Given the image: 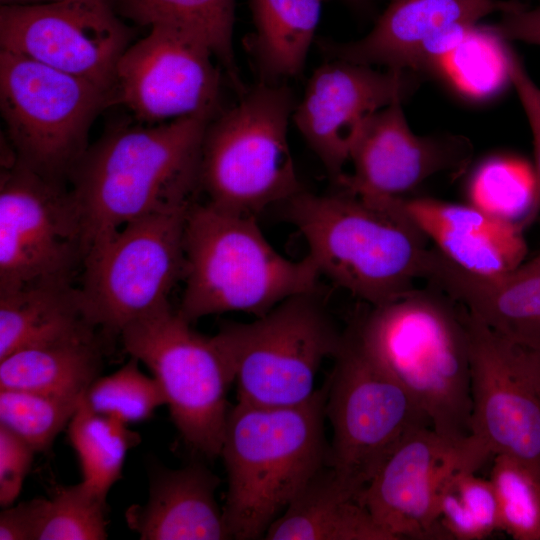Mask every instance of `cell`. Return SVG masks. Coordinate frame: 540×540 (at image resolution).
I'll return each instance as SVG.
<instances>
[{
    "label": "cell",
    "instance_id": "obj_1",
    "mask_svg": "<svg viewBox=\"0 0 540 540\" xmlns=\"http://www.w3.org/2000/svg\"><path fill=\"white\" fill-rule=\"evenodd\" d=\"M218 113L117 123L89 145L68 181L86 255L133 220L195 201L204 134Z\"/></svg>",
    "mask_w": 540,
    "mask_h": 540
},
{
    "label": "cell",
    "instance_id": "obj_2",
    "mask_svg": "<svg viewBox=\"0 0 540 540\" xmlns=\"http://www.w3.org/2000/svg\"><path fill=\"white\" fill-rule=\"evenodd\" d=\"M285 203L321 276L369 306L395 301L423 279L429 239L396 198L302 190Z\"/></svg>",
    "mask_w": 540,
    "mask_h": 540
},
{
    "label": "cell",
    "instance_id": "obj_3",
    "mask_svg": "<svg viewBox=\"0 0 540 540\" xmlns=\"http://www.w3.org/2000/svg\"><path fill=\"white\" fill-rule=\"evenodd\" d=\"M328 382L304 403L264 407L237 401L220 457L227 473L223 507L231 539H263L310 479L328 464Z\"/></svg>",
    "mask_w": 540,
    "mask_h": 540
},
{
    "label": "cell",
    "instance_id": "obj_4",
    "mask_svg": "<svg viewBox=\"0 0 540 540\" xmlns=\"http://www.w3.org/2000/svg\"><path fill=\"white\" fill-rule=\"evenodd\" d=\"M354 320L367 348L410 393L432 429L449 441H465L472 400L463 306L429 286L370 306Z\"/></svg>",
    "mask_w": 540,
    "mask_h": 540
},
{
    "label": "cell",
    "instance_id": "obj_5",
    "mask_svg": "<svg viewBox=\"0 0 540 540\" xmlns=\"http://www.w3.org/2000/svg\"><path fill=\"white\" fill-rule=\"evenodd\" d=\"M185 283L178 313L188 322L242 312L259 317L289 297L318 291L307 255L292 260L268 241L255 216L194 201L184 229Z\"/></svg>",
    "mask_w": 540,
    "mask_h": 540
},
{
    "label": "cell",
    "instance_id": "obj_6",
    "mask_svg": "<svg viewBox=\"0 0 540 540\" xmlns=\"http://www.w3.org/2000/svg\"><path fill=\"white\" fill-rule=\"evenodd\" d=\"M295 105L289 87L259 82L210 121L199 172L208 203L256 217L303 190L288 141Z\"/></svg>",
    "mask_w": 540,
    "mask_h": 540
},
{
    "label": "cell",
    "instance_id": "obj_7",
    "mask_svg": "<svg viewBox=\"0 0 540 540\" xmlns=\"http://www.w3.org/2000/svg\"><path fill=\"white\" fill-rule=\"evenodd\" d=\"M343 333L327 378L325 415L332 428L327 465L344 483L363 492L396 447L431 423L367 348L355 320Z\"/></svg>",
    "mask_w": 540,
    "mask_h": 540
},
{
    "label": "cell",
    "instance_id": "obj_8",
    "mask_svg": "<svg viewBox=\"0 0 540 540\" xmlns=\"http://www.w3.org/2000/svg\"><path fill=\"white\" fill-rule=\"evenodd\" d=\"M237 384L238 401L287 407L309 400L326 358H334L344 333L317 292L282 301L252 322H228L216 334Z\"/></svg>",
    "mask_w": 540,
    "mask_h": 540
},
{
    "label": "cell",
    "instance_id": "obj_9",
    "mask_svg": "<svg viewBox=\"0 0 540 540\" xmlns=\"http://www.w3.org/2000/svg\"><path fill=\"white\" fill-rule=\"evenodd\" d=\"M111 96L94 83L0 49V110L15 160L67 184Z\"/></svg>",
    "mask_w": 540,
    "mask_h": 540
},
{
    "label": "cell",
    "instance_id": "obj_10",
    "mask_svg": "<svg viewBox=\"0 0 540 540\" xmlns=\"http://www.w3.org/2000/svg\"><path fill=\"white\" fill-rule=\"evenodd\" d=\"M190 324L169 303L126 326L120 336L125 351L161 385L185 444L213 459L220 456L234 375L216 334L203 335Z\"/></svg>",
    "mask_w": 540,
    "mask_h": 540
},
{
    "label": "cell",
    "instance_id": "obj_11",
    "mask_svg": "<svg viewBox=\"0 0 540 540\" xmlns=\"http://www.w3.org/2000/svg\"><path fill=\"white\" fill-rule=\"evenodd\" d=\"M192 203L133 220L87 253L79 295L87 318L106 336H120L170 303L184 277V229Z\"/></svg>",
    "mask_w": 540,
    "mask_h": 540
},
{
    "label": "cell",
    "instance_id": "obj_12",
    "mask_svg": "<svg viewBox=\"0 0 540 540\" xmlns=\"http://www.w3.org/2000/svg\"><path fill=\"white\" fill-rule=\"evenodd\" d=\"M86 250L69 186L14 160L0 180V291L73 283Z\"/></svg>",
    "mask_w": 540,
    "mask_h": 540
},
{
    "label": "cell",
    "instance_id": "obj_13",
    "mask_svg": "<svg viewBox=\"0 0 540 540\" xmlns=\"http://www.w3.org/2000/svg\"><path fill=\"white\" fill-rule=\"evenodd\" d=\"M464 317L471 438L490 457L508 454L540 467V348L497 334L465 308Z\"/></svg>",
    "mask_w": 540,
    "mask_h": 540
},
{
    "label": "cell",
    "instance_id": "obj_14",
    "mask_svg": "<svg viewBox=\"0 0 540 540\" xmlns=\"http://www.w3.org/2000/svg\"><path fill=\"white\" fill-rule=\"evenodd\" d=\"M149 27L117 64L111 105L122 104L148 125L219 112L221 67L207 42L174 23Z\"/></svg>",
    "mask_w": 540,
    "mask_h": 540
},
{
    "label": "cell",
    "instance_id": "obj_15",
    "mask_svg": "<svg viewBox=\"0 0 540 540\" xmlns=\"http://www.w3.org/2000/svg\"><path fill=\"white\" fill-rule=\"evenodd\" d=\"M133 35L110 0L0 5V49L86 79L111 103L116 67Z\"/></svg>",
    "mask_w": 540,
    "mask_h": 540
},
{
    "label": "cell",
    "instance_id": "obj_16",
    "mask_svg": "<svg viewBox=\"0 0 540 540\" xmlns=\"http://www.w3.org/2000/svg\"><path fill=\"white\" fill-rule=\"evenodd\" d=\"M487 458L470 436L456 443L431 427L420 428L380 466L362 502L393 540H450L438 511L440 486L453 470L476 472Z\"/></svg>",
    "mask_w": 540,
    "mask_h": 540
},
{
    "label": "cell",
    "instance_id": "obj_17",
    "mask_svg": "<svg viewBox=\"0 0 540 540\" xmlns=\"http://www.w3.org/2000/svg\"><path fill=\"white\" fill-rule=\"evenodd\" d=\"M417 84L411 70L383 72L332 59L311 75L292 121L336 182L345 173L363 123L384 107L406 99Z\"/></svg>",
    "mask_w": 540,
    "mask_h": 540
},
{
    "label": "cell",
    "instance_id": "obj_18",
    "mask_svg": "<svg viewBox=\"0 0 540 540\" xmlns=\"http://www.w3.org/2000/svg\"><path fill=\"white\" fill-rule=\"evenodd\" d=\"M471 145L462 137H422L413 133L394 102L370 116L350 150L352 172L336 183L369 200L401 198L429 177L465 167Z\"/></svg>",
    "mask_w": 540,
    "mask_h": 540
},
{
    "label": "cell",
    "instance_id": "obj_19",
    "mask_svg": "<svg viewBox=\"0 0 540 540\" xmlns=\"http://www.w3.org/2000/svg\"><path fill=\"white\" fill-rule=\"evenodd\" d=\"M520 5L504 0H391L363 38L318 45L331 59L387 69L411 70L423 46L442 31L460 24L475 25L482 18Z\"/></svg>",
    "mask_w": 540,
    "mask_h": 540
},
{
    "label": "cell",
    "instance_id": "obj_20",
    "mask_svg": "<svg viewBox=\"0 0 540 540\" xmlns=\"http://www.w3.org/2000/svg\"><path fill=\"white\" fill-rule=\"evenodd\" d=\"M422 280L497 334L540 348V253L507 272L478 275L432 248Z\"/></svg>",
    "mask_w": 540,
    "mask_h": 540
},
{
    "label": "cell",
    "instance_id": "obj_21",
    "mask_svg": "<svg viewBox=\"0 0 540 540\" xmlns=\"http://www.w3.org/2000/svg\"><path fill=\"white\" fill-rule=\"evenodd\" d=\"M396 201L441 254L468 272L497 275L525 259L524 230L471 204L432 198L401 197Z\"/></svg>",
    "mask_w": 540,
    "mask_h": 540
},
{
    "label": "cell",
    "instance_id": "obj_22",
    "mask_svg": "<svg viewBox=\"0 0 540 540\" xmlns=\"http://www.w3.org/2000/svg\"><path fill=\"white\" fill-rule=\"evenodd\" d=\"M219 478L200 463L179 469L156 466L145 505H132L127 524L144 540L231 539L216 501Z\"/></svg>",
    "mask_w": 540,
    "mask_h": 540
},
{
    "label": "cell",
    "instance_id": "obj_23",
    "mask_svg": "<svg viewBox=\"0 0 540 540\" xmlns=\"http://www.w3.org/2000/svg\"><path fill=\"white\" fill-rule=\"evenodd\" d=\"M358 492L328 465L320 469L270 525L267 540H393Z\"/></svg>",
    "mask_w": 540,
    "mask_h": 540
},
{
    "label": "cell",
    "instance_id": "obj_24",
    "mask_svg": "<svg viewBox=\"0 0 540 540\" xmlns=\"http://www.w3.org/2000/svg\"><path fill=\"white\" fill-rule=\"evenodd\" d=\"M97 330L73 283L0 291V359L26 348L95 338Z\"/></svg>",
    "mask_w": 540,
    "mask_h": 540
},
{
    "label": "cell",
    "instance_id": "obj_25",
    "mask_svg": "<svg viewBox=\"0 0 540 540\" xmlns=\"http://www.w3.org/2000/svg\"><path fill=\"white\" fill-rule=\"evenodd\" d=\"M323 0H249L255 31L244 38L259 82L280 83L304 69Z\"/></svg>",
    "mask_w": 540,
    "mask_h": 540
},
{
    "label": "cell",
    "instance_id": "obj_26",
    "mask_svg": "<svg viewBox=\"0 0 540 540\" xmlns=\"http://www.w3.org/2000/svg\"><path fill=\"white\" fill-rule=\"evenodd\" d=\"M101 362L98 337L18 350L0 359V389L83 396Z\"/></svg>",
    "mask_w": 540,
    "mask_h": 540
},
{
    "label": "cell",
    "instance_id": "obj_27",
    "mask_svg": "<svg viewBox=\"0 0 540 540\" xmlns=\"http://www.w3.org/2000/svg\"><path fill=\"white\" fill-rule=\"evenodd\" d=\"M114 10L141 26L169 22L190 29L211 48L233 88L244 86L233 48L235 0H110Z\"/></svg>",
    "mask_w": 540,
    "mask_h": 540
},
{
    "label": "cell",
    "instance_id": "obj_28",
    "mask_svg": "<svg viewBox=\"0 0 540 540\" xmlns=\"http://www.w3.org/2000/svg\"><path fill=\"white\" fill-rule=\"evenodd\" d=\"M67 432L79 459L81 482L106 500L121 478L127 451L139 443L140 436L121 421L93 411L84 396Z\"/></svg>",
    "mask_w": 540,
    "mask_h": 540
},
{
    "label": "cell",
    "instance_id": "obj_29",
    "mask_svg": "<svg viewBox=\"0 0 540 540\" xmlns=\"http://www.w3.org/2000/svg\"><path fill=\"white\" fill-rule=\"evenodd\" d=\"M470 204L522 230L540 213V189L534 167L524 159L496 156L473 173Z\"/></svg>",
    "mask_w": 540,
    "mask_h": 540
},
{
    "label": "cell",
    "instance_id": "obj_30",
    "mask_svg": "<svg viewBox=\"0 0 540 540\" xmlns=\"http://www.w3.org/2000/svg\"><path fill=\"white\" fill-rule=\"evenodd\" d=\"M438 511L451 539L481 540L500 531L492 483L474 471L455 469L445 477L439 489Z\"/></svg>",
    "mask_w": 540,
    "mask_h": 540
},
{
    "label": "cell",
    "instance_id": "obj_31",
    "mask_svg": "<svg viewBox=\"0 0 540 540\" xmlns=\"http://www.w3.org/2000/svg\"><path fill=\"white\" fill-rule=\"evenodd\" d=\"M492 27L473 26L462 42L438 65L453 86L473 98H486L510 81L508 53Z\"/></svg>",
    "mask_w": 540,
    "mask_h": 540
},
{
    "label": "cell",
    "instance_id": "obj_32",
    "mask_svg": "<svg viewBox=\"0 0 540 540\" xmlns=\"http://www.w3.org/2000/svg\"><path fill=\"white\" fill-rule=\"evenodd\" d=\"M489 479L498 502L500 531L515 540H540V467L496 454Z\"/></svg>",
    "mask_w": 540,
    "mask_h": 540
},
{
    "label": "cell",
    "instance_id": "obj_33",
    "mask_svg": "<svg viewBox=\"0 0 540 540\" xmlns=\"http://www.w3.org/2000/svg\"><path fill=\"white\" fill-rule=\"evenodd\" d=\"M83 396L0 389V424L25 440L36 452L46 451L58 433L68 426Z\"/></svg>",
    "mask_w": 540,
    "mask_h": 540
},
{
    "label": "cell",
    "instance_id": "obj_34",
    "mask_svg": "<svg viewBox=\"0 0 540 540\" xmlns=\"http://www.w3.org/2000/svg\"><path fill=\"white\" fill-rule=\"evenodd\" d=\"M139 363L131 356L116 372L98 377L84 394L88 406L126 425L152 416L158 407L166 404V397L157 379L145 375Z\"/></svg>",
    "mask_w": 540,
    "mask_h": 540
},
{
    "label": "cell",
    "instance_id": "obj_35",
    "mask_svg": "<svg viewBox=\"0 0 540 540\" xmlns=\"http://www.w3.org/2000/svg\"><path fill=\"white\" fill-rule=\"evenodd\" d=\"M107 501L83 482L57 487L43 498L36 540L107 538Z\"/></svg>",
    "mask_w": 540,
    "mask_h": 540
},
{
    "label": "cell",
    "instance_id": "obj_36",
    "mask_svg": "<svg viewBox=\"0 0 540 540\" xmlns=\"http://www.w3.org/2000/svg\"><path fill=\"white\" fill-rule=\"evenodd\" d=\"M36 450L0 424V505L11 506L18 498Z\"/></svg>",
    "mask_w": 540,
    "mask_h": 540
},
{
    "label": "cell",
    "instance_id": "obj_37",
    "mask_svg": "<svg viewBox=\"0 0 540 540\" xmlns=\"http://www.w3.org/2000/svg\"><path fill=\"white\" fill-rule=\"evenodd\" d=\"M508 66L510 82L514 86L528 119L534 149V170L540 189V88L527 73L523 63L509 48Z\"/></svg>",
    "mask_w": 540,
    "mask_h": 540
},
{
    "label": "cell",
    "instance_id": "obj_38",
    "mask_svg": "<svg viewBox=\"0 0 540 540\" xmlns=\"http://www.w3.org/2000/svg\"><path fill=\"white\" fill-rule=\"evenodd\" d=\"M43 498H35L0 513L1 540H36Z\"/></svg>",
    "mask_w": 540,
    "mask_h": 540
},
{
    "label": "cell",
    "instance_id": "obj_39",
    "mask_svg": "<svg viewBox=\"0 0 540 540\" xmlns=\"http://www.w3.org/2000/svg\"><path fill=\"white\" fill-rule=\"evenodd\" d=\"M492 29L504 40L540 45V6L517 8L505 12Z\"/></svg>",
    "mask_w": 540,
    "mask_h": 540
},
{
    "label": "cell",
    "instance_id": "obj_40",
    "mask_svg": "<svg viewBox=\"0 0 540 540\" xmlns=\"http://www.w3.org/2000/svg\"><path fill=\"white\" fill-rule=\"evenodd\" d=\"M62 0H0V5L5 6H27L58 2Z\"/></svg>",
    "mask_w": 540,
    "mask_h": 540
},
{
    "label": "cell",
    "instance_id": "obj_41",
    "mask_svg": "<svg viewBox=\"0 0 540 540\" xmlns=\"http://www.w3.org/2000/svg\"><path fill=\"white\" fill-rule=\"evenodd\" d=\"M324 1V0H323Z\"/></svg>",
    "mask_w": 540,
    "mask_h": 540
}]
</instances>
